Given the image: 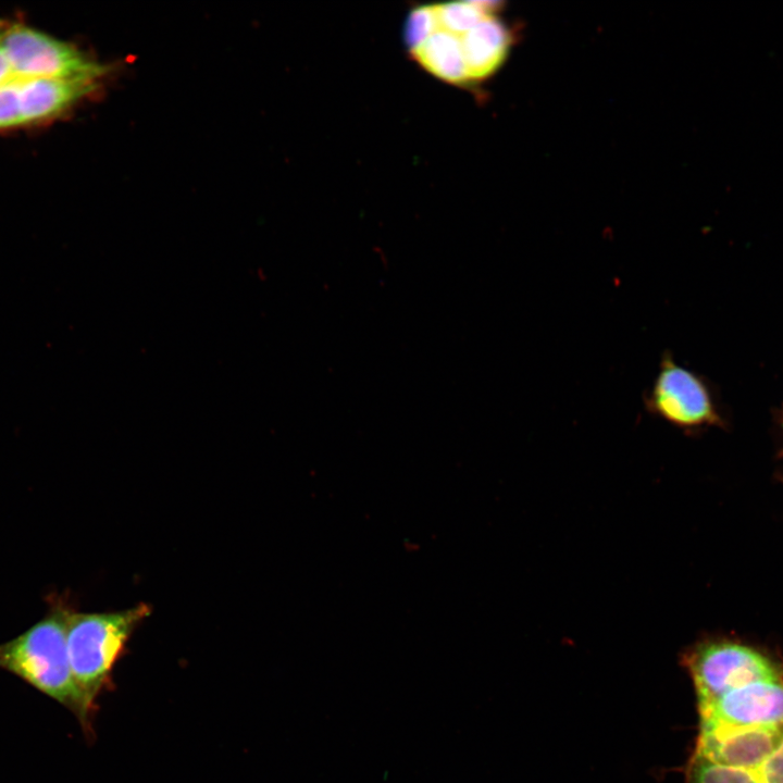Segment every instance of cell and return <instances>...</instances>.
Segmentation results:
<instances>
[{"instance_id": "obj_1", "label": "cell", "mask_w": 783, "mask_h": 783, "mask_svg": "<svg viewBox=\"0 0 783 783\" xmlns=\"http://www.w3.org/2000/svg\"><path fill=\"white\" fill-rule=\"evenodd\" d=\"M62 598H51L46 614L16 637L0 644V669L27 682L71 709L87 723L75 685L66 644L67 619L72 611Z\"/></svg>"}, {"instance_id": "obj_2", "label": "cell", "mask_w": 783, "mask_h": 783, "mask_svg": "<svg viewBox=\"0 0 783 783\" xmlns=\"http://www.w3.org/2000/svg\"><path fill=\"white\" fill-rule=\"evenodd\" d=\"M150 612V606L144 602L109 612L72 609L66 627L67 652L86 717L127 639Z\"/></svg>"}, {"instance_id": "obj_3", "label": "cell", "mask_w": 783, "mask_h": 783, "mask_svg": "<svg viewBox=\"0 0 783 783\" xmlns=\"http://www.w3.org/2000/svg\"><path fill=\"white\" fill-rule=\"evenodd\" d=\"M2 57L0 134L50 125L98 88V80L30 77L12 69Z\"/></svg>"}, {"instance_id": "obj_4", "label": "cell", "mask_w": 783, "mask_h": 783, "mask_svg": "<svg viewBox=\"0 0 783 783\" xmlns=\"http://www.w3.org/2000/svg\"><path fill=\"white\" fill-rule=\"evenodd\" d=\"M696 689L697 704L751 681L782 676L778 666L757 649L731 641H706L682 659Z\"/></svg>"}, {"instance_id": "obj_5", "label": "cell", "mask_w": 783, "mask_h": 783, "mask_svg": "<svg viewBox=\"0 0 783 783\" xmlns=\"http://www.w3.org/2000/svg\"><path fill=\"white\" fill-rule=\"evenodd\" d=\"M645 409L654 417L680 427L692 428L717 421L710 393L691 370L679 364L670 351L661 356L658 372L644 393Z\"/></svg>"}, {"instance_id": "obj_6", "label": "cell", "mask_w": 783, "mask_h": 783, "mask_svg": "<svg viewBox=\"0 0 783 783\" xmlns=\"http://www.w3.org/2000/svg\"><path fill=\"white\" fill-rule=\"evenodd\" d=\"M700 726L783 725V675L751 681L698 704Z\"/></svg>"}, {"instance_id": "obj_7", "label": "cell", "mask_w": 783, "mask_h": 783, "mask_svg": "<svg viewBox=\"0 0 783 783\" xmlns=\"http://www.w3.org/2000/svg\"><path fill=\"white\" fill-rule=\"evenodd\" d=\"M499 11L487 13L473 27L460 34L469 87L492 77L510 51L512 34L500 18Z\"/></svg>"}, {"instance_id": "obj_8", "label": "cell", "mask_w": 783, "mask_h": 783, "mask_svg": "<svg viewBox=\"0 0 783 783\" xmlns=\"http://www.w3.org/2000/svg\"><path fill=\"white\" fill-rule=\"evenodd\" d=\"M409 53L435 78L453 86L469 87L460 34L451 33L436 24L431 35Z\"/></svg>"}, {"instance_id": "obj_9", "label": "cell", "mask_w": 783, "mask_h": 783, "mask_svg": "<svg viewBox=\"0 0 783 783\" xmlns=\"http://www.w3.org/2000/svg\"><path fill=\"white\" fill-rule=\"evenodd\" d=\"M436 26L432 5L418 7L410 11L403 27V40L408 51L422 44Z\"/></svg>"}, {"instance_id": "obj_10", "label": "cell", "mask_w": 783, "mask_h": 783, "mask_svg": "<svg viewBox=\"0 0 783 783\" xmlns=\"http://www.w3.org/2000/svg\"><path fill=\"white\" fill-rule=\"evenodd\" d=\"M742 769L755 783H783V737L768 756L757 763Z\"/></svg>"}]
</instances>
